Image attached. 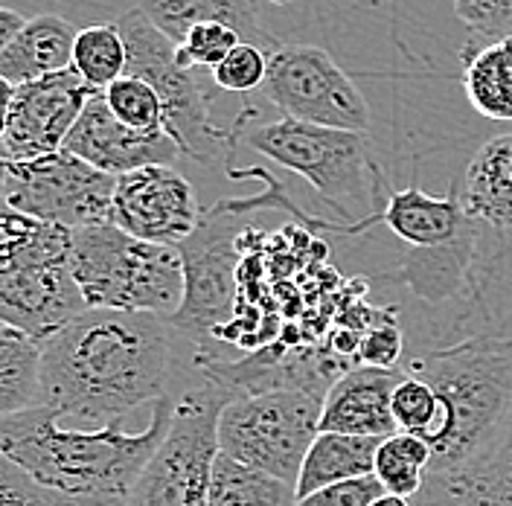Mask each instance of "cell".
I'll list each match as a JSON object with an SVG mask.
<instances>
[{"instance_id": "obj_1", "label": "cell", "mask_w": 512, "mask_h": 506, "mask_svg": "<svg viewBox=\"0 0 512 506\" xmlns=\"http://www.w3.org/2000/svg\"><path fill=\"white\" fill-rule=\"evenodd\" d=\"M181 335L158 315L85 309L41 344L38 405L62 419L108 425L178 393L198 373Z\"/></svg>"}, {"instance_id": "obj_2", "label": "cell", "mask_w": 512, "mask_h": 506, "mask_svg": "<svg viewBox=\"0 0 512 506\" xmlns=\"http://www.w3.org/2000/svg\"><path fill=\"white\" fill-rule=\"evenodd\" d=\"M178 408L169 393L152 405L149 425L123 431L126 419L67 428L53 408L35 405L0 419V451L44 489L85 506H126L131 489L166 440Z\"/></svg>"}, {"instance_id": "obj_3", "label": "cell", "mask_w": 512, "mask_h": 506, "mask_svg": "<svg viewBox=\"0 0 512 506\" xmlns=\"http://www.w3.org/2000/svg\"><path fill=\"white\" fill-rule=\"evenodd\" d=\"M402 370L425 379L443 402V425L431 443L428 475H446L480 460L512 413V338L475 332L428 349H405Z\"/></svg>"}, {"instance_id": "obj_4", "label": "cell", "mask_w": 512, "mask_h": 506, "mask_svg": "<svg viewBox=\"0 0 512 506\" xmlns=\"http://www.w3.org/2000/svg\"><path fill=\"white\" fill-rule=\"evenodd\" d=\"M70 274L88 309L172 320L187 291L178 248L134 239L111 222L73 230Z\"/></svg>"}, {"instance_id": "obj_5", "label": "cell", "mask_w": 512, "mask_h": 506, "mask_svg": "<svg viewBox=\"0 0 512 506\" xmlns=\"http://www.w3.org/2000/svg\"><path fill=\"white\" fill-rule=\"evenodd\" d=\"M175 396L172 428L131 489L126 506H207L210 475L219 457V419L236 393L198 373Z\"/></svg>"}, {"instance_id": "obj_6", "label": "cell", "mask_w": 512, "mask_h": 506, "mask_svg": "<svg viewBox=\"0 0 512 506\" xmlns=\"http://www.w3.org/2000/svg\"><path fill=\"white\" fill-rule=\"evenodd\" d=\"M251 108L236 117V134L262 158L306 178L341 216L350 219V204H364L379 181V163L370 158L367 137L355 131L312 126L300 120H277L245 128Z\"/></svg>"}, {"instance_id": "obj_7", "label": "cell", "mask_w": 512, "mask_h": 506, "mask_svg": "<svg viewBox=\"0 0 512 506\" xmlns=\"http://www.w3.org/2000/svg\"><path fill=\"white\" fill-rule=\"evenodd\" d=\"M126 41V76H137L158 91L166 111V134L178 143L181 155L198 163H216L233 152L236 126L219 128L210 117V96L195 79V70L178 62V44L134 6L114 21Z\"/></svg>"}, {"instance_id": "obj_8", "label": "cell", "mask_w": 512, "mask_h": 506, "mask_svg": "<svg viewBox=\"0 0 512 506\" xmlns=\"http://www.w3.org/2000/svg\"><path fill=\"white\" fill-rule=\"evenodd\" d=\"M323 393L277 387L236 396L219 419V451L297 486L309 445L320 434Z\"/></svg>"}, {"instance_id": "obj_9", "label": "cell", "mask_w": 512, "mask_h": 506, "mask_svg": "<svg viewBox=\"0 0 512 506\" xmlns=\"http://www.w3.org/2000/svg\"><path fill=\"white\" fill-rule=\"evenodd\" d=\"M117 178L67 152L9 163L3 198L18 213L38 222L82 230L111 222Z\"/></svg>"}, {"instance_id": "obj_10", "label": "cell", "mask_w": 512, "mask_h": 506, "mask_svg": "<svg viewBox=\"0 0 512 506\" xmlns=\"http://www.w3.org/2000/svg\"><path fill=\"white\" fill-rule=\"evenodd\" d=\"M239 213L227 204L213 207L195 227L187 242L178 245L184 259L187 291L178 315L169 323L175 332L192 344L198 355H207L210 335L230 317L236 294V265H239Z\"/></svg>"}, {"instance_id": "obj_11", "label": "cell", "mask_w": 512, "mask_h": 506, "mask_svg": "<svg viewBox=\"0 0 512 506\" xmlns=\"http://www.w3.org/2000/svg\"><path fill=\"white\" fill-rule=\"evenodd\" d=\"M265 96L288 120L364 134L370 105L338 62L312 44H283L268 59Z\"/></svg>"}, {"instance_id": "obj_12", "label": "cell", "mask_w": 512, "mask_h": 506, "mask_svg": "<svg viewBox=\"0 0 512 506\" xmlns=\"http://www.w3.org/2000/svg\"><path fill=\"white\" fill-rule=\"evenodd\" d=\"M94 94L102 91H94L73 67L18 85L9 123L0 137V158L21 163L62 152L70 128Z\"/></svg>"}, {"instance_id": "obj_13", "label": "cell", "mask_w": 512, "mask_h": 506, "mask_svg": "<svg viewBox=\"0 0 512 506\" xmlns=\"http://www.w3.org/2000/svg\"><path fill=\"white\" fill-rule=\"evenodd\" d=\"M111 224L134 239L178 248L201 224L195 187L175 166H146L120 175Z\"/></svg>"}, {"instance_id": "obj_14", "label": "cell", "mask_w": 512, "mask_h": 506, "mask_svg": "<svg viewBox=\"0 0 512 506\" xmlns=\"http://www.w3.org/2000/svg\"><path fill=\"white\" fill-rule=\"evenodd\" d=\"M88 309L70 274V256H44L0 271V323L38 347Z\"/></svg>"}, {"instance_id": "obj_15", "label": "cell", "mask_w": 512, "mask_h": 506, "mask_svg": "<svg viewBox=\"0 0 512 506\" xmlns=\"http://www.w3.org/2000/svg\"><path fill=\"white\" fill-rule=\"evenodd\" d=\"M62 152L85 160L88 166L114 178L146 169V166H172L181 158L178 143L166 131L146 134V131L128 128L111 114L102 94L88 99L82 117L76 120V126L70 128L64 140Z\"/></svg>"}, {"instance_id": "obj_16", "label": "cell", "mask_w": 512, "mask_h": 506, "mask_svg": "<svg viewBox=\"0 0 512 506\" xmlns=\"http://www.w3.org/2000/svg\"><path fill=\"white\" fill-rule=\"evenodd\" d=\"M402 379L399 370H379V367H352L344 376H338L323 399L320 413V431L352 434V437H370L387 440L393 437L396 419H393V390Z\"/></svg>"}, {"instance_id": "obj_17", "label": "cell", "mask_w": 512, "mask_h": 506, "mask_svg": "<svg viewBox=\"0 0 512 506\" xmlns=\"http://www.w3.org/2000/svg\"><path fill=\"white\" fill-rule=\"evenodd\" d=\"M382 222L402 239L408 248H443L460 242L472 227L457 184L446 195H428L419 187L387 192L382 207Z\"/></svg>"}, {"instance_id": "obj_18", "label": "cell", "mask_w": 512, "mask_h": 506, "mask_svg": "<svg viewBox=\"0 0 512 506\" xmlns=\"http://www.w3.org/2000/svg\"><path fill=\"white\" fill-rule=\"evenodd\" d=\"M137 9L175 44H181L198 24H222L268 56L283 47L277 35L262 27L251 0H140Z\"/></svg>"}, {"instance_id": "obj_19", "label": "cell", "mask_w": 512, "mask_h": 506, "mask_svg": "<svg viewBox=\"0 0 512 506\" xmlns=\"http://www.w3.org/2000/svg\"><path fill=\"white\" fill-rule=\"evenodd\" d=\"M460 198L469 219L512 236V131L486 140L472 155Z\"/></svg>"}, {"instance_id": "obj_20", "label": "cell", "mask_w": 512, "mask_h": 506, "mask_svg": "<svg viewBox=\"0 0 512 506\" xmlns=\"http://www.w3.org/2000/svg\"><path fill=\"white\" fill-rule=\"evenodd\" d=\"M79 30L62 15H35L0 53V76L15 88L73 67Z\"/></svg>"}, {"instance_id": "obj_21", "label": "cell", "mask_w": 512, "mask_h": 506, "mask_svg": "<svg viewBox=\"0 0 512 506\" xmlns=\"http://www.w3.org/2000/svg\"><path fill=\"white\" fill-rule=\"evenodd\" d=\"M379 445H382V440L320 431L315 443L309 445V454L300 466L297 486H294L297 498H306L318 489L344 483V480L373 475Z\"/></svg>"}, {"instance_id": "obj_22", "label": "cell", "mask_w": 512, "mask_h": 506, "mask_svg": "<svg viewBox=\"0 0 512 506\" xmlns=\"http://www.w3.org/2000/svg\"><path fill=\"white\" fill-rule=\"evenodd\" d=\"M463 88L480 117L512 123V38L463 59Z\"/></svg>"}, {"instance_id": "obj_23", "label": "cell", "mask_w": 512, "mask_h": 506, "mask_svg": "<svg viewBox=\"0 0 512 506\" xmlns=\"http://www.w3.org/2000/svg\"><path fill=\"white\" fill-rule=\"evenodd\" d=\"M207 506H297V489L219 451L210 475Z\"/></svg>"}, {"instance_id": "obj_24", "label": "cell", "mask_w": 512, "mask_h": 506, "mask_svg": "<svg viewBox=\"0 0 512 506\" xmlns=\"http://www.w3.org/2000/svg\"><path fill=\"white\" fill-rule=\"evenodd\" d=\"M41 347L24 332L0 323V419L38 405Z\"/></svg>"}, {"instance_id": "obj_25", "label": "cell", "mask_w": 512, "mask_h": 506, "mask_svg": "<svg viewBox=\"0 0 512 506\" xmlns=\"http://www.w3.org/2000/svg\"><path fill=\"white\" fill-rule=\"evenodd\" d=\"M434 463V451L422 437L414 434H402L396 431L393 437H387L376 451V469L373 475L382 483L387 495H399L414 501L422 492L428 472Z\"/></svg>"}, {"instance_id": "obj_26", "label": "cell", "mask_w": 512, "mask_h": 506, "mask_svg": "<svg viewBox=\"0 0 512 506\" xmlns=\"http://www.w3.org/2000/svg\"><path fill=\"white\" fill-rule=\"evenodd\" d=\"M126 64V41L117 24H94L79 30L73 47V70L94 91H108L117 79H123Z\"/></svg>"}, {"instance_id": "obj_27", "label": "cell", "mask_w": 512, "mask_h": 506, "mask_svg": "<svg viewBox=\"0 0 512 506\" xmlns=\"http://www.w3.org/2000/svg\"><path fill=\"white\" fill-rule=\"evenodd\" d=\"M393 419L402 434L422 437L431 445L443 425V402L428 381L402 370V379L393 390Z\"/></svg>"}, {"instance_id": "obj_28", "label": "cell", "mask_w": 512, "mask_h": 506, "mask_svg": "<svg viewBox=\"0 0 512 506\" xmlns=\"http://www.w3.org/2000/svg\"><path fill=\"white\" fill-rule=\"evenodd\" d=\"M111 114L126 123L128 128L146 131V134H160L166 131V111L160 102L158 91L137 79V76H123L117 79L108 91H102Z\"/></svg>"}, {"instance_id": "obj_29", "label": "cell", "mask_w": 512, "mask_h": 506, "mask_svg": "<svg viewBox=\"0 0 512 506\" xmlns=\"http://www.w3.org/2000/svg\"><path fill=\"white\" fill-rule=\"evenodd\" d=\"M454 15L469 30V44L463 59L483 47L501 44L512 38V0H451Z\"/></svg>"}, {"instance_id": "obj_30", "label": "cell", "mask_w": 512, "mask_h": 506, "mask_svg": "<svg viewBox=\"0 0 512 506\" xmlns=\"http://www.w3.org/2000/svg\"><path fill=\"white\" fill-rule=\"evenodd\" d=\"M242 44V38L222 24H198L178 44V62L184 67H219Z\"/></svg>"}, {"instance_id": "obj_31", "label": "cell", "mask_w": 512, "mask_h": 506, "mask_svg": "<svg viewBox=\"0 0 512 506\" xmlns=\"http://www.w3.org/2000/svg\"><path fill=\"white\" fill-rule=\"evenodd\" d=\"M268 53L259 50L254 44H239L219 67H213V82L230 91V94H248L254 88L265 85V76H268Z\"/></svg>"}, {"instance_id": "obj_32", "label": "cell", "mask_w": 512, "mask_h": 506, "mask_svg": "<svg viewBox=\"0 0 512 506\" xmlns=\"http://www.w3.org/2000/svg\"><path fill=\"white\" fill-rule=\"evenodd\" d=\"M0 506H85L35 483L18 463L0 451Z\"/></svg>"}, {"instance_id": "obj_33", "label": "cell", "mask_w": 512, "mask_h": 506, "mask_svg": "<svg viewBox=\"0 0 512 506\" xmlns=\"http://www.w3.org/2000/svg\"><path fill=\"white\" fill-rule=\"evenodd\" d=\"M405 335L402 329L390 320L376 329H370L361 341H358V358L367 367H379V370H399L405 361Z\"/></svg>"}, {"instance_id": "obj_34", "label": "cell", "mask_w": 512, "mask_h": 506, "mask_svg": "<svg viewBox=\"0 0 512 506\" xmlns=\"http://www.w3.org/2000/svg\"><path fill=\"white\" fill-rule=\"evenodd\" d=\"M379 495H384L382 483L376 480V475H367L297 498V506H370Z\"/></svg>"}, {"instance_id": "obj_35", "label": "cell", "mask_w": 512, "mask_h": 506, "mask_svg": "<svg viewBox=\"0 0 512 506\" xmlns=\"http://www.w3.org/2000/svg\"><path fill=\"white\" fill-rule=\"evenodd\" d=\"M504 332L512 338V317L507 320ZM469 466H480V469H489V472H498V475L512 477V413H510V419H507V425H504V431L498 434V440L489 445V451H486L480 460L469 463Z\"/></svg>"}, {"instance_id": "obj_36", "label": "cell", "mask_w": 512, "mask_h": 506, "mask_svg": "<svg viewBox=\"0 0 512 506\" xmlns=\"http://www.w3.org/2000/svg\"><path fill=\"white\" fill-rule=\"evenodd\" d=\"M24 24H27V18L21 12H15L9 6H0V53L12 44V38L18 32L24 30Z\"/></svg>"}, {"instance_id": "obj_37", "label": "cell", "mask_w": 512, "mask_h": 506, "mask_svg": "<svg viewBox=\"0 0 512 506\" xmlns=\"http://www.w3.org/2000/svg\"><path fill=\"white\" fill-rule=\"evenodd\" d=\"M15 85L9 79L0 76V137L6 131V123H9V111H12V102H15Z\"/></svg>"}, {"instance_id": "obj_38", "label": "cell", "mask_w": 512, "mask_h": 506, "mask_svg": "<svg viewBox=\"0 0 512 506\" xmlns=\"http://www.w3.org/2000/svg\"><path fill=\"white\" fill-rule=\"evenodd\" d=\"M370 506H414V501L399 498V495H387V492H384V495H379V498H376Z\"/></svg>"}]
</instances>
